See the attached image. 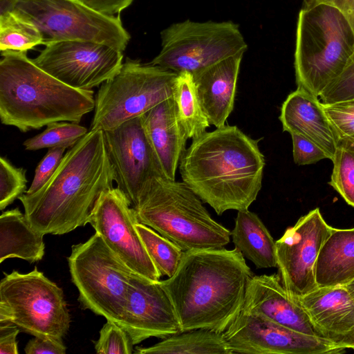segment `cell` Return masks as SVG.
<instances>
[{"mask_svg": "<svg viewBox=\"0 0 354 354\" xmlns=\"http://www.w3.org/2000/svg\"><path fill=\"white\" fill-rule=\"evenodd\" d=\"M66 149L64 147L48 149L37 165L32 183L26 194H32L37 192L48 181L59 166Z\"/></svg>", "mask_w": 354, "mask_h": 354, "instance_id": "cell-36", "label": "cell"}, {"mask_svg": "<svg viewBox=\"0 0 354 354\" xmlns=\"http://www.w3.org/2000/svg\"><path fill=\"white\" fill-rule=\"evenodd\" d=\"M323 106L338 140L354 139V100Z\"/></svg>", "mask_w": 354, "mask_h": 354, "instance_id": "cell-35", "label": "cell"}, {"mask_svg": "<svg viewBox=\"0 0 354 354\" xmlns=\"http://www.w3.org/2000/svg\"><path fill=\"white\" fill-rule=\"evenodd\" d=\"M223 333L232 353L333 354L346 349L243 310Z\"/></svg>", "mask_w": 354, "mask_h": 354, "instance_id": "cell-15", "label": "cell"}, {"mask_svg": "<svg viewBox=\"0 0 354 354\" xmlns=\"http://www.w3.org/2000/svg\"><path fill=\"white\" fill-rule=\"evenodd\" d=\"M20 329L14 324L0 326V354H18L17 336Z\"/></svg>", "mask_w": 354, "mask_h": 354, "instance_id": "cell-40", "label": "cell"}, {"mask_svg": "<svg viewBox=\"0 0 354 354\" xmlns=\"http://www.w3.org/2000/svg\"><path fill=\"white\" fill-rule=\"evenodd\" d=\"M114 181L104 131L89 130L64 154L41 189L18 199L34 230L44 235L64 234L89 223L98 200Z\"/></svg>", "mask_w": 354, "mask_h": 354, "instance_id": "cell-2", "label": "cell"}, {"mask_svg": "<svg viewBox=\"0 0 354 354\" xmlns=\"http://www.w3.org/2000/svg\"><path fill=\"white\" fill-rule=\"evenodd\" d=\"M32 59L41 69L74 88L90 91L112 78L122 65V51L82 40L48 43Z\"/></svg>", "mask_w": 354, "mask_h": 354, "instance_id": "cell-12", "label": "cell"}, {"mask_svg": "<svg viewBox=\"0 0 354 354\" xmlns=\"http://www.w3.org/2000/svg\"><path fill=\"white\" fill-rule=\"evenodd\" d=\"M160 37V51L150 64L192 75L248 48L239 26L232 21L187 19L165 28Z\"/></svg>", "mask_w": 354, "mask_h": 354, "instance_id": "cell-11", "label": "cell"}, {"mask_svg": "<svg viewBox=\"0 0 354 354\" xmlns=\"http://www.w3.org/2000/svg\"><path fill=\"white\" fill-rule=\"evenodd\" d=\"M279 120L284 131L312 141L332 160L338 138L318 97L297 88L283 102Z\"/></svg>", "mask_w": 354, "mask_h": 354, "instance_id": "cell-20", "label": "cell"}, {"mask_svg": "<svg viewBox=\"0 0 354 354\" xmlns=\"http://www.w3.org/2000/svg\"><path fill=\"white\" fill-rule=\"evenodd\" d=\"M5 12L35 26L44 45L82 40L123 52L130 39L119 17L98 12L80 0H0V13Z\"/></svg>", "mask_w": 354, "mask_h": 354, "instance_id": "cell-7", "label": "cell"}, {"mask_svg": "<svg viewBox=\"0 0 354 354\" xmlns=\"http://www.w3.org/2000/svg\"><path fill=\"white\" fill-rule=\"evenodd\" d=\"M244 53L225 58L193 75L202 109L210 124L225 125L232 113Z\"/></svg>", "mask_w": 354, "mask_h": 354, "instance_id": "cell-22", "label": "cell"}, {"mask_svg": "<svg viewBox=\"0 0 354 354\" xmlns=\"http://www.w3.org/2000/svg\"><path fill=\"white\" fill-rule=\"evenodd\" d=\"M333 228L324 220L319 209L315 208L300 217L276 241L277 274L291 297L299 298L318 288L316 262Z\"/></svg>", "mask_w": 354, "mask_h": 354, "instance_id": "cell-13", "label": "cell"}, {"mask_svg": "<svg viewBox=\"0 0 354 354\" xmlns=\"http://www.w3.org/2000/svg\"><path fill=\"white\" fill-rule=\"evenodd\" d=\"M253 273L236 248L183 252L175 273L160 281L176 313L181 332L223 333L241 312Z\"/></svg>", "mask_w": 354, "mask_h": 354, "instance_id": "cell-1", "label": "cell"}, {"mask_svg": "<svg viewBox=\"0 0 354 354\" xmlns=\"http://www.w3.org/2000/svg\"><path fill=\"white\" fill-rule=\"evenodd\" d=\"M26 51L1 52L0 119L21 132L55 122L80 123L95 109L93 90L74 88L38 67Z\"/></svg>", "mask_w": 354, "mask_h": 354, "instance_id": "cell-4", "label": "cell"}, {"mask_svg": "<svg viewBox=\"0 0 354 354\" xmlns=\"http://www.w3.org/2000/svg\"><path fill=\"white\" fill-rule=\"evenodd\" d=\"M177 75L161 66L127 58L120 71L100 85L89 130L113 129L173 97Z\"/></svg>", "mask_w": 354, "mask_h": 354, "instance_id": "cell-9", "label": "cell"}, {"mask_svg": "<svg viewBox=\"0 0 354 354\" xmlns=\"http://www.w3.org/2000/svg\"><path fill=\"white\" fill-rule=\"evenodd\" d=\"M353 140H354V139H353Z\"/></svg>", "mask_w": 354, "mask_h": 354, "instance_id": "cell-43", "label": "cell"}, {"mask_svg": "<svg viewBox=\"0 0 354 354\" xmlns=\"http://www.w3.org/2000/svg\"><path fill=\"white\" fill-rule=\"evenodd\" d=\"M319 97L322 104L354 100V54L342 73Z\"/></svg>", "mask_w": 354, "mask_h": 354, "instance_id": "cell-34", "label": "cell"}, {"mask_svg": "<svg viewBox=\"0 0 354 354\" xmlns=\"http://www.w3.org/2000/svg\"><path fill=\"white\" fill-rule=\"evenodd\" d=\"M292 155L294 162L299 165L315 163L328 156L317 145L296 133H292Z\"/></svg>", "mask_w": 354, "mask_h": 354, "instance_id": "cell-37", "label": "cell"}, {"mask_svg": "<svg viewBox=\"0 0 354 354\" xmlns=\"http://www.w3.org/2000/svg\"><path fill=\"white\" fill-rule=\"evenodd\" d=\"M44 234L34 230L19 208L0 216V263L19 258L32 263L42 259L45 253Z\"/></svg>", "mask_w": 354, "mask_h": 354, "instance_id": "cell-24", "label": "cell"}, {"mask_svg": "<svg viewBox=\"0 0 354 354\" xmlns=\"http://www.w3.org/2000/svg\"><path fill=\"white\" fill-rule=\"evenodd\" d=\"M203 203L183 181L157 175L147 184L133 208L139 223L183 252L224 248L231 232L211 217Z\"/></svg>", "mask_w": 354, "mask_h": 354, "instance_id": "cell-5", "label": "cell"}, {"mask_svg": "<svg viewBox=\"0 0 354 354\" xmlns=\"http://www.w3.org/2000/svg\"><path fill=\"white\" fill-rule=\"evenodd\" d=\"M354 54V27L335 7L304 1L296 28L297 88L318 97L344 71Z\"/></svg>", "mask_w": 354, "mask_h": 354, "instance_id": "cell-6", "label": "cell"}, {"mask_svg": "<svg viewBox=\"0 0 354 354\" xmlns=\"http://www.w3.org/2000/svg\"><path fill=\"white\" fill-rule=\"evenodd\" d=\"M26 169L14 166L6 158H0V209L3 210L26 193Z\"/></svg>", "mask_w": 354, "mask_h": 354, "instance_id": "cell-32", "label": "cell"}, {"mask_svg": "<svg viewBox=\"0 0 354 354\" xmlns=\"http://www.w3.org/2000/svg\"><path fill=\"white\" fill-rule=\"evenodd\" d=\"M315 278L318 287L345 286L354 279V228H333L319 253Z\"/></svg>", "mask_w": 354, "mask_h": 354, "instance_id": "cell-23", "label": "cell"}, {"mask_svg": "<svg viewBox=\"0 0 354 354\" xmlns=\"http://www.w3.org/2000/svg\"><path fill=\"white\" fill-rule=\"evenodd\" d=\"M71 317L64 293L35 267L22 274L12 271L0 281V326L14 324L44 338L62 339Z\"/></svg>", "mask_w": 354, "mask_h": 354, "instance_id": "cell-8", "label": "cell"}, {"mask_svg": "<svg viewBox=\"0 0 354 354\" xmlns=\"http://www.w3.org/2000/svg\"><path fill=\"white\" fill-rule=\"evenodd\" d=\"M136 227L145 248L161 276L171 277L176 271L183 251L152 228L137 223Z\"/></svg>", "mask_w": 354, "mask_h": 354, "instance_id": "cell-28", "label": "cell"}, {"mask_svg": "<svg viewBox=\"0 0 354 354\" xmlns=\"http://www.w3.org/2000/svg\"><path fill=\"white\" fill-rule=\"evenodd\" d=\"M242 310L293 330L324 338L297 299L288 295L278 274L253 275L250 279Z\"/></svg>", "mask_w": 354, "mask_h": 354, "instance_id": "cell-18", "label": "cell"}, {"mask_svg": "<svg viewBox=\"0 0 354 354\" xmlns=\"http://www.w3.org/2000/svg\"><path fill=\"white\" fill-rule=\"evenodd\" d=\"M88 132V129L79 123L55 122L48 124L39 134L26 140L23 145L29 151L54 147L67 149L73 147Z\"/></svg>", "mask_w": 354, "mask_h": 354, "instance_id": "cell-31", "label": "cell"}, {"mask_svg": "<svg viewBox=\"0 0 354 354\" xmlns=\"http://www.w3.org/2000/svg\"><path fill=\"white\" fill-rule=\"evenodd\" d=\"M118 324L127 331L134 345L150 337L165 339L181 332L174 307L161 281L135 272Z\"/></svg>", "mask_w": 354, "mask_h": 354, "instance_id": "cell-17", "label": "cell"}, {"mask_svg": "<svg viewBox=\"0 0 354 354\" xmlns=\"http://www.w3.org/2000/svg\"><path fill=\"white\" fill-rule=\"evenodd\" d=\"M138 222L129 201L118 187L102 194L89 221L95 232L133 271L158 281L162 276L137 231Z\"/></svg>", "mask_w": 354, "mask_h": 354, "instance_id": "cell-14", "label": "cell"}, {"mask_svg": "<svg viewBox=\"0 0 354 354\" xmlns=\"http://www.w3.org/2000/svg\"><path fill=\"white\" fill-rule=\"evenodd\" d=\"M231 237L235 248L257 268L277 267L276 241L255 213L238 211Z\"/></svg>", "mask_w": 354, "mask_h": 354, "instance_id": "cell-25", "label": "cell"}, {"mask_svg": "<svg viewBox=\"0 0 354 354\" xmlns=\"http://www.w3.org/2000/svg\"><path fill=\"white\" fill-rule=\"evenodd\" d=\"M139 354H233L223 333L205 329L180 332L149 347H138Z\"/></svg>", "mask_w": 354, "mask_h": 354, "instance_id": "cell-26", "label": "cell"}, {"mask_svg": "<svg viewBox=\"0 0 354 354\" xmlns=\"http://www.w3.org/2000/svg\"><path fill=\"white\" fill-rule=\"evenodd\" d=\"M323 3L335 7L342 12L351 21L354 27V0H304Z\"/></svg>", "mask_w": 354, "mask_h": 354, "instance_id": "cell-41", "label": "cell"}, {"mask_svg": "<svg viewBox=\"0 0 354 354\" xmlns=\"http://www.w3.org/2000/svg\"><path fill=\"white\" fill-rule=\"evenodd\" d=\"M297 299L324 339L354 349V299L344 286L318 287Z\"/></svg>", "mask_w": 354, "mask_h": 354, "instance_id": "cell-19", "label": "cell"}, {"mask_svg": "<svg viewBox=\"0 0 354 354\" xmlns=\"http://www.w3.org/2000/svg\"><path fill=\"white\" fill-rule=\"evenodd\" d=\"M104 137L117 187L133 207L150 180L155 176L162 175L145 131L142 116L104 131Z\"/></svg>", "mask_w": 354, "mask_h": 354, "instance_id": "cell-16", "label": "cell"}, {"mask_svg": "<svg viewBox=\"0 0 354 354\" xmlns=\"http://www.w3.org/2000/svg\"><path fill=\"white\" fill-rule=\"evenodd\" d=\"M26 354H65L66 347L62 339L35 337L26 344Z\"/></svg>", "mask_w": 354, "mask_h": 354, "instance_id": "cell-38", "label": "cell"}, {"mask_svg": "<svg viewBox=\"0 0 354 354\" xmlns=\"http://www.w3.org/2000/svg\"><path fill=\"white\" fill-rule=\"evenodd\" d=\"M91 8L104 15L114 16L129 7L133 0H80Z\"/></svg>", "mask_w": 354, "mask_h": 354, "instance_id": "cell-39", "label": "cell"}, {"mask_svg": "<svg viewBox=\"0 0 354 354\" xmlns=\"http://www.w3.org/2000/svg\"><path fill=\"white\" fill-rule=\"evenodd\" d=\"M265 165L258 140L224 125L193 139L178 167L183 181L221 215L248 209L261 189Z\"/></svg>", "mask_w": 354, "mask_h": 354, "instance_id": "cell-3", "label": "cell"}, {"mask_svg": "<svg viewBox=\"0 0 354 354\" xmlns=\"http://www.w3.org/2000/svg\"><path fill=\"white\" fill-rule=\"evenodd\" d=\"M344 286L348 290L354 299V279Z\"/></svg>", "mask_w": 354, "mask_h": 354, "instance_id": "cell-42", "label": "cell"}, {"mask_svg": "<svg viewBox=\"0 0 354 354\" xmlns=\"http://www.w3.org/2000/svg\"><path fill=\"white\" fill-rule=\"evenodd\" d=\"M133 344L127 331L117 323L106 320L95 344L98 354H131Z\"/></svg>", "mask_w": 354, "mask_h": 354, "instance_id": "cell-33", "label": "cell"}, {"mask_svg": "<svg viewBox=\"0 0 354 354\" xmlns=\"http://www.w3.org/2000/svg\"><path fill=\"white\" fill-rule=\"evenodd\" d=\"M68 263L82 307L118 324L134 271L97 232L86 241L71 247Z\"/></svg>", "mask_w": 354, "mask_h": 354, "instance_id": "cell-10", "label": "cell"}, {"mask_svg": "<svg viewBox=\"0 0 354 354\" xmlns=\"http://www.w3.org/2000/svg\"><path fill=\"white\" fill-rule=\"evenodd\" d=\"M332 161L329 184L354 207V140L339 139Z\"/></svg>", "mask_w": 354, "mask_h": 354, "instance_id": "cell-30", "label": "cell"}, {"mask_svg": "<svg viewBox=\"0 0 354 354\" xmlns=\"http://www.w3.org/2000/svg\"><path fill=\"white\" fill-rule=\"evenodd\" d=\"M141 116L162 176L176 180V170L188 138L178 120L174 97Z\"/></svg>", "mask_w": 354, "mask_h": 354, "instance_id": "cell-21", "label": "cell"}, {"mask_svg": "<svg viewBox=\"0 0 354 354\" xmlns=\"http://www.w3.org/2000/svg\"><path fill=\"white\" fill-rule=\"evenodd\" d=\"M43 44L41 35L32 24L12 12L0 13V50L26 51Z\"/></svg>", "mask_w": 354, "mask_h": 354, "instance_id": "cell-29", "label": "cell"}, {"mask_svg": "<svg viewBox=\"0 0 354 354\" xmlns=\"http://www.w3.org/2000/svg\"><path fill=\"white\" fill-rule=\"evenodd\" d=\"M173 97L178 120L187 138L193 140L205 133L210 123L202 109L192 74L178 73Z\"/></svg>", "mask_w": 354, "mask_h": 354, "instance_id": "cell-27", "label": "cell"}]
</instances>
